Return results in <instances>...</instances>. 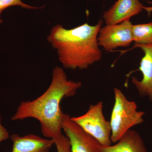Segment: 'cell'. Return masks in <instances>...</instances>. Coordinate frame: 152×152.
<instances>
[{"instance_id":"6da1fadb","label":"cell","mask_w":152,"mask_h":152,"mask_svg":"<svg viewBox=\"0 0 152 152\" xmlns=\"http://www.w3.org/2000/svg\"><path fill=\"white\" fill-rule=\"evenodd\" d=\"M82 86L81 82L68 80L63 68L56 67L52 72L51 83L46 91L32 101L22 102L11 119H35L40 123L44 137L56 140L64 135L61 127L64 113L61 102L64 98L74 96Z\"/></svg>"},{"instance_id":"7a4b0ae2","label":"cell","mask_w":152,"mask_h":152,"mask_svg":"<svg viewBox=\"0 0 152 152\" xmlns=\"http://www.w3.org/2000/svg\"><path fill=\"white\" fill-rule=\"evenodd\" d=\"M103 23L100 20L94 26L85 23L72 29L60 24L53 27L47 39L64 68L85 69L100 61L102 53L97 38Z\"/></svg>"},{"instance_id":"3957f363","label":"cell","mask_w":152,"mask_h":152,"mask_svg":"<svg viewBox=\"0 0 152 152\" xmlns=\"http://www.w3.org/2000/svg\"><path fill=\"white\" fill-rule=\"evenodd\" d=\"M114 104L111 115L112 143H115L131 128L143 123L145 113L137 110V104L128 99L124 94L117 88L114 89Z\"/></svg>"},{"instance_id":"277c9868","label":"cell","mask_w":152,"mask_h":152,"mask_svg":"<svg viewBox=\"0 0 152 152\" xmlns=\"http://www.w3.org/2000/svg\"><path fill=\"white\" fill-rule=\"evenodd\" d=\"M71 118L102 145H112L110 125L104 116L103 103L102 101L91 105L83 115L71 117Z\"/></svg>"},{"instance_id":"5b68a950","label":"cell","mask_w":152,"mask_h":152,"mask_svg":"<svg viewBox=\"0 0 152 152\" xmlns=\"http://www.w3.org/2000/svg\"><path fill=\"white\" fill-rule=\"evenodd\" d=\"M132 25L130 20H127L119 23L102 27L98 36L99 46L107 51L129 46L133 42Z\"/></svg>"},{"instance_id":"8992f818","label":"cell","mask_w":152,"mask_h":152,"mask_svg":"<svg viewBox=\"0 0 152 152\" xmlns=\"http://www.w3.org/2000/svg\"><path fill=\"white\" fill-rule=\"evenodd\" d=\"M61 127L69 139L72 152H100L97 141L76 124L67 114H63Z\"/></svg>"},{"instance_id":"52a82bcc","label":"cell","mask_w":152,"mask_h":152,"mask_svg":"<svg viewBox=\"0 0 152 152\" xmlns=\"http://www.w3.org/2000/svg\"><path fill=\"white\" fill-rule=\"evenodd\" d=\"M134 47L141 49L144 53L139 66V70L142 72V78L139 80L135 77H133L132 83L140 96L148 97L152 103V44H135Z\"/></svg>"},{"instance_id":"ba28073f","label":"cell","mask_w":152,"mask_h":152,"mask_svg":"<svg viewBox=\"0 0 152 152\" xmlns=\"http://www.w3.org/2000/svg\"><path fill=\"white\" fill-rule=\"evenodd\" d=\"M144 7L139 0H118L104 12V20L106 25L119 23L138 15Z\"/></svg>"},{"instance_id":"9c48e42d","label":"cell","mask_w":152,"mask_h":152,"mask_svg":"<svg viewBox=\"0 0 152 152\" xmlns=\"http://www.w3.org/2000/svg\"><path fill=\"white\" fill-rule=\"evenodd\" d=\"M10 138L13 143L11 152H49L54 145L51 139L33 134L23 136L14 134Z\"/></svg>"},{"instance_id":"30bf717a","label":"cell","mask_w":152,"mask_h":152,"mask_svg":"<svg viewBox=\"0 0 152 152\" xmlns=\"http://www.w3.org/2000/svg\"><path fill=\"white\" fill-rule=\"evenodd\" d=\"M100 152H148L142 138L137 131L130 129L114 145H99Z\"/></svg>"},{"instance_id":"8fae6325","label":"cell","mask_w":152,"mask_h":152,"mask_svg":"<svg viewBox=\"0 0 152 152\" xmlns=\"http://www.w3.org/2000/svg\"><path fill=\"white\" fill-rule=\"evenodd\" d=\"M133 42L138 45L152 44V22L147 23L132 25Z\"/></svg>"},{"instance_id":"7c38bea8","label":"cell","mask_w":152,"mask_h":152,"mask_svg":"<svg viewBox=\"0 0 152 152\" xmlns=\"http://www.w3.org/2000/svg\"><path fill=\"white\" fill-rule=\"evenodd\" d=\"M13 6H19L23 8L28 10H38L43 8L38 7L29 5L23 2L21 0H0V25L2 23L3 21L1 18L2 13L6 9L13 7Z\"/></svg>"},{"instance_id":"4fadbf2b","label":"cell","mask_w":152,"mask_h":152,"mask_svg":"<svg viewBox=\"0 0 152 152\" xmlns=\"http://www.w3.org/2000/svg\"><path fill=\"white\" fill-rule=\"evenodd\" d=\"M57 152H72L69 139L63 135L59 139L54 141Z\"/></svg>"},{"instance_id":"5bb4252c","label":"cell","mask_w":152,"mask_h":152,"mask_svg":"<svg viewBox=\"0 0 152 152\" xmlns=\"http://www.w3.org/2000/svg\"><path fill=\"white\" fill-rule=\"evenodd\" d=\"M10 137L7 130L1 124V117L0 115V143L7 140Z\"/></svg>"},{"instance_id":"9a60e30c","label":"cell","mask_w":152,"mask_h":152,"mask_svg":"<svg viewBox=\"0 0 152 152\" xmlns=\"http://www.w3.org/2000/svg\"><path fill=\"white\" fill-rule=\"evenodd\" d=\"M150 3L152 4V1L150 2ZM144 10H147V11H148L149 12H151V11H152V7H145Z\"/></svg>"}]
</instances>
